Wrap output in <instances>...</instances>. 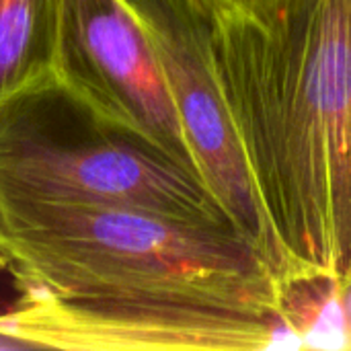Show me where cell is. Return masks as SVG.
<instances>
[{
  "label": "cell",
  "instance_id": "1",
  "mask_svg": "<svg viewBox=\"0 0 351 351\" xmlns=\"http://www.w3.org/2000/svg\"><path fill=\"white\" fill-rule=\"evenodd\" d=\"M212 31L292 282L346 286L351 280V0H294L265 29L212 25Z\"/></svg>",
  "mask_w": 351,
  "mask_h": 351
},
{
  "label": "cell",
  "instance_id": "2",
  "mask_svg": "<svg viewBox=\"0 0 351 351\" xmlns=\"http://www.w3.org/2000/svg\"><path fill=\"white\" fill-rule=\"evenodd\" d=\"M0 255L19 292L237 304L280 313L298 333L286 284L230 226L132 208L0 202Z\"/></svg>",
  "mask_w": 351,
  "mask_h": 351
},
{
  "label": "cell",
  "instance_id": "3",
  "mask_svg": "<svg viewBox=\"0 0 351 351\" xmlns=\"http://www.w3.org/2000/svg\"><path fill=\"white\" fill-rule=\"evenodd\" d=\"M0 202L132 208L230 226L193 173L103 123L58 84L0 109Z\"/></svg>",
  "mask_w": 351,
  "mask_h": 351
},
{
  "label": "cell",
  "instance_id": "4",
  "mask_svg": "<svg viewBox=\"0 0 351 351\" xmlns=\"http://www.w3.org/2000/svg\"><path fill=\"white\" fill-rule=\"evenodd\" d=\"M160 60L197 179L230 226L253 241L284 284L290 263L261 197L220 72L214 31L187 0H128Z\"/></svg>",
  "mask_w": 351,
  "mask_h": 351
},
{
  "label": "cell",
  "instance_id": "5",
  "mask_svg": "<svg viewBox=\"0 0 351 351\" xmlns=\"http://www.w3.org/2000/svg\"><path fill=\"white\" fill-rule=\"evenodd\" d=\"M16 350L241 351L302 346L280 313L222 302L76 298L21 292L0 313Z\"/></svg>",
  "mask_w": 351,
  "mask_h": 351
},
{
  "label": "cell",
  "instance_id": "6",
  "mask_svg": "<svg viewBox=\"0 0 351 351\" xmlns=\"http://www.w3.org/2000/svg\"><path fill=\"white\" fill-rule=\"evenodd\" d=\"M56 84L195 175L160 60L128 0H60Z\"/></svg>",
  "mask_w": 351,
  "mask_h": 351
},
{
  "label": "cell",
  "instance_id": "7",
  "mask_svg": "<svg viewBox=\"0 0 351 351\" xmlns=\"http://www.w3.org/2000/svg\"><path fill=\"white\" fill-rule=\"evenodd\" d=\"M60 0H0V109L56 86Z\"/></svg>",
  "mask_w": 351,
  "mask_h": 351
},
{
  "label": "cell",
  "instance_id": "8",
  "mask_svg": "<svg viewBox=\"0 0 351 351\" xmlns=\"http://www.w3.org/2000/svg\"><path fill=\"white\" fill-rule=\"evenodd\" d=\"M212 25L269 27L294 0H187Z\"/></svg>",
  "mask_w": 351,
  "mask_h": 351
},
{
  "label": "cell",
  "instance_id": "9",
  "mask_svg": "<svg viewBox=\"0 0 351 351\" xmlns=\"http://www.w3.org/2000/svg\"><path fill=\"white\" fill-rule=\"evenodd\" d=\"M337 308L341 335L346 337V346H351V280L346 286L337 288Z\"/></svg>",
  "mask_w": 351,
  "mask_h": 351
},
{
  "label": "cell",
  "instance_id": "10",
  "mask_svg": "<svg viewBox=\"0 0 351 351\" xmlns=\"http://www.w3.org/2000/svg\"><path fill=\"white\" fill-rule=\"evenodd\" d=\"M12 348H14V346H12L10 341H6V339L0 337V350H12ZM14 350H16V348H14Z\"/></svg>",
  "mask_w": 351,
  "mask_h": 351
},
{
  "label": "cell",
  "instance_id": "11",
  "mask_svg": "<svg viewBox=\"0 0 351 351\" xmlns=\"http://www.w3.org/2000/svg\"><path fill=\"white\" fill-rule=\"evenodd\" d=\"M6 269V265H4V259H2V255H0V271H4Z\"/></svg>",
  "mask_w": 351,
  "mask_h": 351
}]
</instances>
